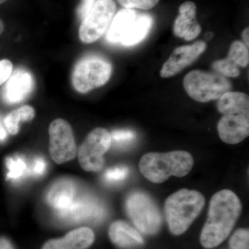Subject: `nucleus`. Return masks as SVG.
Here are the masks:
<instances>
[{"mask_svg":"<svg viewBox=\"0 0 249 249\" xmlns=\"http://www.w3.org/2000/svg\"><path fill=\"white\" fill-rule=\"evenodd\" d=\"M242 203L230 190L217 192L211 198L207 220L201 233V245L214 248L227 238L242 213Z\"/></svg>","mask_w":249,"mask_h":249,"instance_id":"obj_1","label":"nucleus"},{"mask_svg":"<svg viewBox=\"0 0 249 249\" xmlns=\"http://www.w3.org/2000/svg\"><path fill=\"white\" fill-rule=\"evenodd\" d=\"M193 157L188 152L176 150L145 154L139 162L141 173L152 183L164 182L170 176L183 178L193 168Z\"/></svg>","mask_w":249,"mask_h":249,"instance_id":"obj_2","label":"nucleus"},{"mask_svg":"<svg viewBox=\"0 0 249 249\" xmlns=\"http://www.w3.org/2000/svg\"><path fill=\"white\" fill-rule=\"evenodd\" d=\"M204 196L194 190H180L168 197L165 214L170 232L179 235L188 230L205 206Z\"/></svg>","mask_w":249,"mask_h":249,"instance_id":"obj_3","label":"nucleus"},{"mask_svg":"<svg viewBox=\"0 0 249 249\" xmlns=\"http://www.w3.org/2000/svg\"><path fill=\"white\" fill-rule=\"evenodd\" d=\"M152 24L150 15L141 14L134 9H121L113 18L106 39L110 43L125 47L137 45L148 35Z\"/></svg>","mask_w":249,"mask_h":249,"instance_id":"obj_4","label":"nucleus"},{"mask_svg":"<svg viewBox=\"0 0 249 249\" xmlns=\"http://www.w3.org/2000/svg\"><path fill=\"white\" fill-rule=\"evenodd\" d=\"M183 87L190 97L200 103L219 99L231 89V83L218 73L194 70L183 79Z\"/></svg>","mask_w":249,"mask_h":249,"instance_id":"obj_5","label":"nucleus"},{"mask_svg":"<svg viewBox=\"0 0 249 249\" xmlns=\"http://www.w3.org/2000/svg\"><path fill=\"white\" fill-rule=\"evenodd\" d=\"M112 67L102 57L89 55L80 60L73 70L72 83L80 93H87L107 83Z\"/></svg>","mask_w":249,"mask_h":249,"instance_id":"obj_6","label":"nucleus"},{"mask_svg":"<svg viewBox=\"0 0 249 249\" xmlns=\"http://www.w3.org/2000/svg\"><path fill=\"white\" fill-rule=\"evenodd\" d=\"M125 207L129 218L139 231L153 235L160 230L161 217L150 196L142 192H134L127 197Z\"/></svg>","mask_w":249,"mask_h":249,"instance_id":"obj_7","label":"nucleus"},{"mask_svg":"<svg viewBox=\"0 0 249 249\" xmlns=\"http://www.w3.org/2000/svg\"><path fill=\"white\" fill-rule=\"evenodd\" d=\"M114 0H97L88 16L82 20L79 29L80 40L89 44L96 42L107 32L115 16Z\"/></svg>","mask_w":249,"mask_h":249,"instance_id":"obj_8","label":"nucleus"},{"mask_svg":"<svg viewBox=\"0 0 249 249\" xmlns=\"http://www.w3.org/2000/svg\"><path fill=\"white\" fill-rule=\"evenodd\" d=\"M111 134L107 130L98 127L91 131L78 152V159L82 168L88 172H99L104 165L103 155L111 147Z\"/></svg>","mask_w":249,"mask_h":249,"instance_id":"obj_9","label":"nucleus"},{"mask_svg":"<svg viewBox=\"0 0 249 249\" xmlns=\"http://www.w3.org/2000/svg\"><path fill=\"white\" fill-rule=\"evenodd\" d=\"M49 152L58 164L70 161L76 154V145L71 125L63 119H56L50 124Z\"/></svg>","mask_w":249,"mask_h":249,"instance_id":"obj_10","label":"nucleus"},{"mask_svg":"<svg viewBox=\"0 0 249 249\" xmlns=\"http://www.w3.org/2000/svg\"><path fill=\"white\" fill-rule=\"evenodd\" d=\"M62 221L69 223L98 222L106 215L102 204L89 196H78L71 206L57 214Z\"/></svg>","mask_w":249,"mask_h":249,"instance_id":"obj_11","label":"nucleus"},{"mask_svg":"<svg viewBox=\"0 0 249 249\" xmlns=\"http://www.w3.org/2000/svg\"><path fill=\"white\" fill-rule=\"evenodd\" d=\"M206 42L197 41L192 45H185L178 47L163 64L160 72L163 78H171L182 71L186 67L189 66L206 50Z\"/></svg>","mask_w":249,"mask_h":249,"instance_id":"obj_12","label":"nucleus"},{"mask_svg":"<svg viewBox=\"0 0 249 249\" xmlns=\"http://www.w3.org/2000/svg\"><path fill=\"white\" fill-rule=\"evenodd\" d=\"M221 140L228 144H237L249 135V114H227L217 124Z\"/></svg>","mask_w":249,"mask_h":249,"instance_id":"obj_13","label":"nucleus"},{"mask_svg":"<svg viewBox=\"0 0 249 249\" xmlns=\"http://www.w3.org/2000/svg\"><path fill=\"white\" fill-rule=\"evenodd\" d=\"M178 13L174 23V34L186 41L194 40L201 32L200 24L196 19V4L193 1H185L179 6Z\"/></svg>","mask_w":249,"mask_h":249,"instance_id":"obj_14","label":"nucleus"},{"mask_svg":"<svg viewBox=\"0 0 249 249\" xmlns=\"http://www.w3.org/2000/svg\"><path fill=\"white\" fill-rule=\"evenodd\" d=\"M3 90L2 97L8 104H16L25 99L34 88V79L29 71L18 70L11 73Z\"/></svg>","mask_w":249,"mask_h":249,"instance_id":"obj_15","label":"nucleus"},{"mask_svg":"<svg viewBox=\"0 0 249 249\" xmlns=\"http://www.w3.org/2000/svg\"><path fill=\"white\" fill-rule=\"evenodd\" d=\"M77 196L76 183L70 178H64L52 184L47 193V199L58 214L68 209Z\"/></svg>","mask_w":249,"mask_h":249,"instance_id":"obj_16","label":"nucleus"},{"mask_svg":"<svg viewBox=\"0 0 249 249\" xmlns=\"http://www.w3.org/2000/svg\"><path fill=\"white\" fill-rule=\"evenodd\" d=\"M94 237L89 228H80L69 232L63 238L49 241L42 249H86L93 243Z\"/></svg>","mask_w":249,"mask_h":249,"instance_id":"obj_17","label":"nucleus"},{"mask_svg":"<svg viewBox=\"0 0 249 249\" xmlns=\"http://www.w3.org/2000/svg\"><path fill=\"white\" fill-rule=\"evenodd\" d=\"M109 235L111 242L121 248H134L143 244V239L138 231L122 221L111 224Z\"/></svg>","mask_w":249,"mask_h":249,"instance_id":"obj_18","label":"nucleus"},{"mask_svg":"<svg viewBox=\"0 0 249 249\" xmlns=\"http://www.w3.org/2000/svg\"><path fill=\"white\" fill-rule=\"evenodd\" d=\"M217 106L223 115L249 114V96L240 91H228L218 99Z\"/></svg>","mask_w":249,"mask_h":249,"instance_id":"obj_19","label":"nucleus"},{"mask_svg":"<svg viewBox=\"0 0 249 249\" xmlns=\"http://www.w3.org/2000/svg\"><path fill=\"white\" fill-rule=\"evenodd\" d=\"M35 116L34 108L24 106L11 111L4 119V124L10 134L15 135L19 132V124L21 121L32 120Z\"/></svg>","mask_w":249,"mask_h":249,"instance_id":"obj_20","label":"nucleus"},{"mask_svg":"<svg viewBox=\"0 0 249 249\" xmlns=\"http://www.w3.org/2000/svg\"><path fill=\"white\" fill-rule=\"evenodd\" d=\"M227 58L239 67L245 68L249 63V47L241 41H235L231 45Z\"/></svg>","mask_w":249,"mask_h":249,"instance_id":"obj_21","label":"nucleus"},{"mask_svg":"<svg viewBox=\"0 0 249 249\" xmlns=\"http://www.w3.org/2000/svg\"><path fill=\"white\" fill-rule=\"evenodd\" d=\"M6 168L8 169L6 178L12 181H18L22 178L27 173V165L22 157L16 156L8 157L6 160Z\"/></svg>","mask_w":249,"mask_h":249,"instance_id":"obj_22","label":"nucleus"},{"mask_svg":"<svg viewBox=\"0 0 249 249\" xmlns=\"http://www.w3.org/2000/svg\"><path fill=\"white\" fill-rule=\"evenodd\" d=\"M213 69L223 76L236 78L240 74V67L236 65L230 59L217 60L213 63Z\"/></svg>","mask_w":249,"mask_h":249,"instance_id":"obj_23","label":"nucleus"},{"mask_svg":"<svg viewBox=\"0 0 249 249\" xmlns=\"http://www.w3.org/2000/svg\"><path fill=\"white\" fill-rule=\"evenodd\" d=\"M129 169L126 166H118L107 170L104 174L105 181L109 183H117L124 181L128 176Z\"/></svg>","mask_w":249,"mask_h":249,"instance_id":"obj_24","label":"nucleus"},{"mask_svg":"<svg viewBox=\"0 0 249 249\" xmlns=\"http://www.w3.org/2000/svg\"><path fill=\"white\" fill-rule=\"evenodd\" d=\"M124 8L129 9H142L147 11L155 7L160 0H117Z\"/></svg>","mask_w":249,"mask_h":249,"instance_id":"obj_25","label":"nucleus"},{"mask_svg":"<svg viewBox=\"0 0 249 249\" xmlns=\"http://www.w3.org/2000/svg\"><path fill=\"white\" fill-rule=\"evenodd\" d=\"M249 230L239 229L232 236L229 243L232 249H249Z\"/></svg>","mask_w":249,"mask_h":249,"instance_id":"obj_26","label":"nucleus"},{"mask_svg":"<svg viewBox=\"0 0 249 249\" xmlns=\"http://www.w3.org/2000/svg\"><path fill=\"white\" fill-rule=\"evenodd\" d=\"M110 134L111 142L119 145H128L136 138V134L129 129H117Z\"/></svg>","mask_w":249,"mask_h":249,"instance_id":"obj_27","label":"nucleus"},{"mask_svg":"<svg viewBox=\"0 0 249 249\" xmlns=\"http://www.w3.org/2000/svg\"><path fill=\"white\" fill-rule=\"evenodd\" d=\"M13 71V65L9 60H2L0 61V85L5 83Z\"/></svg>","mask_w":249,"mask_h":249,"instance_id":"obj_28","label":"nucleus"},{"mask_svg":"<svg viewBox=\"0 0 249 249\" xmlns=\"http://www.w3.org/2000/svg\"><path fill=\"white\" fill-rule=\"evenodd\" d=\"M46 169H47V163L45 160L42 157H37L31 166L30 173L35 176L40 177L45 174Z\"/></svg>","mask_w":249,"mask_h":249,"instance_id":"obj_29","label":"nucleus"},{"mask_svg":"<svg viewBox=\"0 0 249 249\" xmlns=\"http://www.w3.org/2000/svg\"><path fill=\"white\" fill-rule=\"evenodd\" d=\"M94 3V0H82L78 9V16L82 20L89 14Z\"/></svg>","mask_w":249,"mask_h":249,"instance_id":"obj_30","label":"nucleus"},{"mask_svg":"<svg viewBox=\"0 0 249 249\" xmlns=\"http://www.w3.org/2000/svg\"><path fill=\"white\" fill-rule=\"evenodd\" d=\"M0 249H14L9 240L5 238H0Z\"/></svg>","mask_w":249,"mask_h":249,"instance_id":"obj_31","label":"nucleus"},{"mask_svg":"<svg viewBox=\"0 0 249 249\" xmlns=\"http://www.w3.org/2000/svg\"><path fill=\"white\" fill-rule=\"evenodd\" d=\"M242 38H243L245 45L249 47V28H245V30L242 31Z\"/></svg>","mask_w":249,"mask_h":249,"instance_id":"obj_32","label":"nucleus"},{"mask_svg":"<svg viewBox=\"0 0 249 249\" xmlns=\"http://www.w3.org/2000/svg\"><path fill=\"white\" fill-rule=\"evenodd\" d=\"M7 137L6 129L3 127L2 124L0 122V142H4Z\"/></svg>","mask_w":249,"mask_h":249,"instance_id":"obj_33","label":"nucleus"},{"mask_svg":"<svg viewBox=\"0 0 249 249\" xmlns=\"http://www.w3.org/2000/svg\"><path fill=\"white\" fill-rule=\"evenodd\" d=\"M4 30V24L3 21L0 19V36L2 34L3 31Z\"/></svg>","mask_w":249,"mask_h":249,"instance_id":"obj_34","label":"nucleus"},{"mask_svg":"<svg viewBox=\"0 0 249 249\" xmlns=\"http://www.w3.org/2000/svg\"><path fill=\"white\" fill-rule=\"evenodd\" d=\"M7 0H0V4H3V3L6 2Z\"/></svg>","mask_w":249,"mask_h":249,"instance_id":"obj_35","label":"nucleus"}]
</instances>
